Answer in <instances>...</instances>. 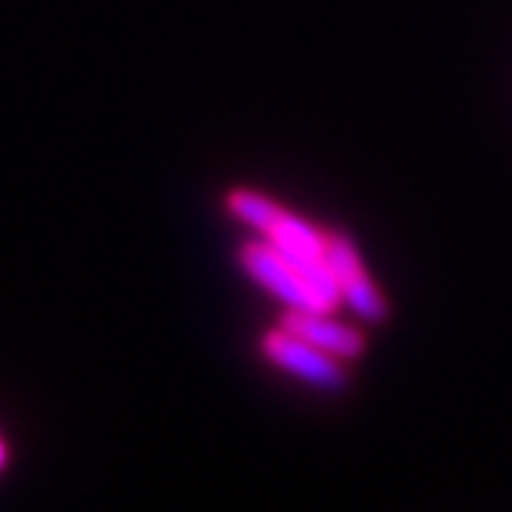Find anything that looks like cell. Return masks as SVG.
Here are the masks:
<instances>
[{
    "label": "cell",
    "instance_id": "6da1fadb",
    "mask_svg": "<svg viewBox=\"0 0 512 512\" xmlns=\"http://www.w3.org/2000/svg\"><path fill=\"white\" fill-rule=\"evenodd\" d=\"M222 202L234 220L254 228L259 237L271 242L276 251L305 276V282L311 285V291L316 293L325 311L333 313L336 308H342V299H339L328 265V231L302 220L299 214L282 208L268 194L248 185L228 188Z\"/></svg>",
    "mask_w": 512,
    "mask_h": 512
},
{
    "label": "cell",
    "instance_id": "7a4b0ae2",
    "mask_svg": "<svg viewBox=\"0 0 512 512\" xmlns=\"http://www.w3.org/2000/svg\"><path fill=\"white\" fill-rule=\"evenodd\" d=\"M259 353L279 373H288L296 382L308 384L322 393H345L350 387L348 362L313 348L311 342L299 339L282 325L268 328L259 336Z\"/></svg>",
    "mask_w": 512,
    "mask_h": 512
},
{
    "label": "cell",
    "instance_id": "3957f363",
    "mask_svg": "<svg viewBox=\"0 0 512 512\" xmlns=\"http://www.w3.org/2000/svg\"><path fill=\"white\" fill-rule=\"evenodd\" d=\"M328 265L342 305H348L359 322L376 325V328L390 322V316H393L390 299L373 282V276L367 274L356 242L339 228L328 231Z\"/></svg>",
    "mask_w": 512,
    "mask_h": 512
},
{
    "label": "cell",
    "instance_id": "277c9868",
    "mask_svg": "<svg viewBox=\"0 0 512 512\" xmlns=\"http://www.w3.org/2000/svg\"><path fill=\"white\" fill-rule=\"evenodd\" d=\"M237 262L242 274L265 293H271L285 311H325L311 285L305 282V276L271 242H265L262 237L245 239L239 245Z\"/></svg>",
    "mask_w": 512,
    "mask_h": 512
},
{
    "label": "cell",
    "instance_id": "5b68a950",
    "mask_svg": "<svg viewBox=\"0 0 512 512\" xmlns=\"http://www.w3.org/2000/svg\"><path fill=\"white\" fill-rule=\"evenodd\" d=\"M279 325L342 362H356L367 353L365 333L353 325L336 322L330 311H282Z\"/></svg>",
    "mask_w": 512,
    "mask_h": 512
},
{
    "label": "cell",
    "instance_id": "8992f818",
    "mask_svg": "<svg viewBox=\"0 0 512 512\" xmlns=\"http://www.w3.org/2000/svg\"><path fill=\"white\" fill-rule=\"evenodd\" d=\"M3 458H6V450H3V441H0V464H3Z\"/></svg>",
    "mask_w": 512,
    "mask_h": 512
}]
</instances>
